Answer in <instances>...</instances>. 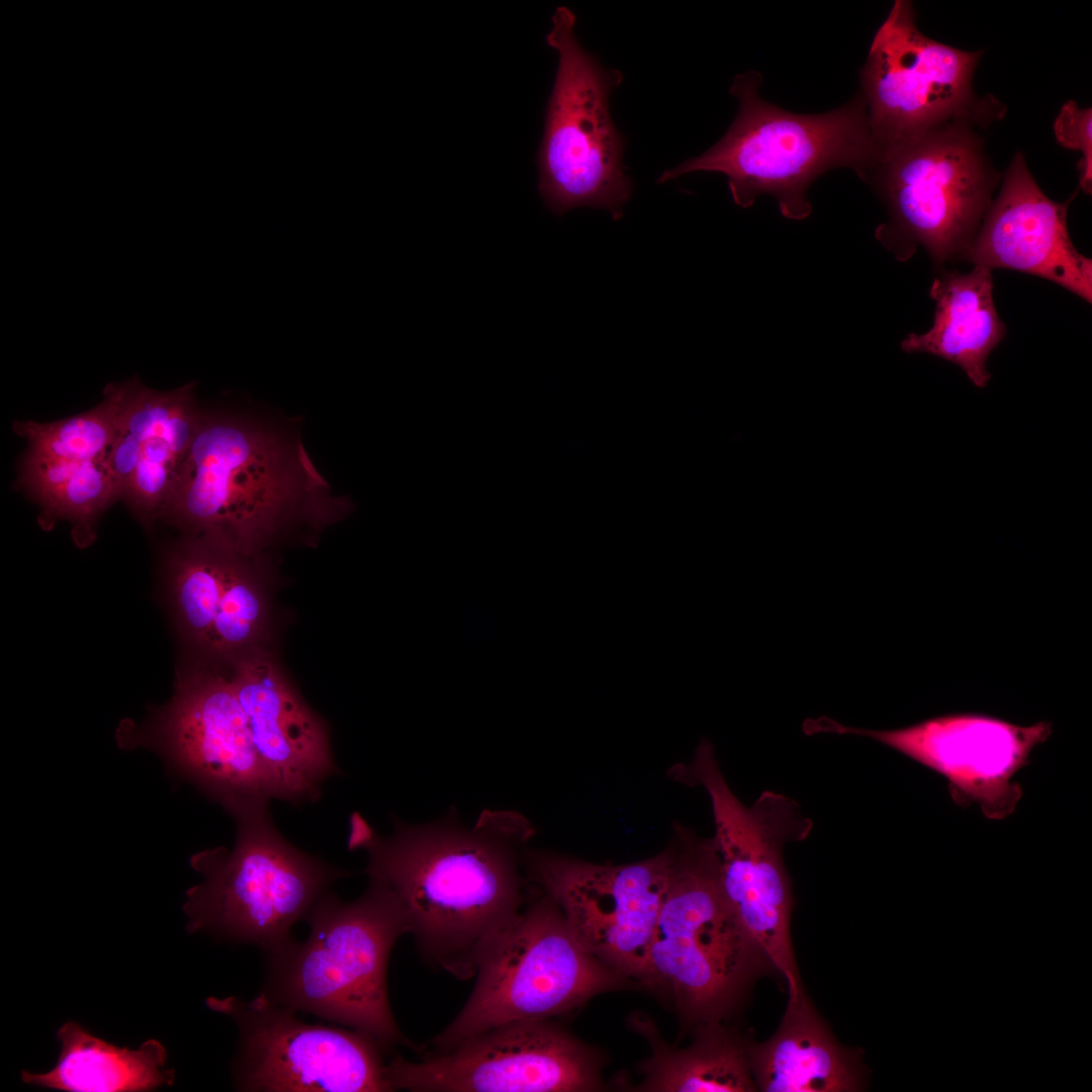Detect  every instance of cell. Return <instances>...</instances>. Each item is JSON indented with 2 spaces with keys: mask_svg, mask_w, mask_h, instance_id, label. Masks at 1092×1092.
<instances>
[{
  "mask_svg": "<svg viewBox=\"0 0 1092 1092\" xmlns=\"http://www.w3.org/2000/svg\"><path fill=\"white\" fill-rule=\"evenodd\" d=\"M383 837L358 813L349 847L367 853L365 874L397 899L422 959L458 980L522 910L523 851L534 827L514 811H483L465 826L456 810L425 824L394 819Z\"/></svg>",
  "mask_w": 1092,
  "mask_h": 1092,
  "instance_id": "obj_1",
  "label": "cell"
},
{
  "mask_svg": "<svg viewBox=\"0 0 1092 1092\" xmlns=\"http://www.w3.org/2000/svg\"><path fill=\"white\" fill-rule=\"evenodd\" d=\"M298 435L248 413L204 412L162 516L242 554L291 529L322 530L348 516Z\"/></svg>",
  "mask_w": 1092,
  "mask_h": 1092,
  "instance_id": "obj_2",
  "label": "cell"
},
{
  "mask_svg": "<svg viewBox=\"0 0 1092 1092\" xmlns=\"http://www.w3.org/2000/svg\"><path fill=\"white\" fill-rule=\"evenodd\" d=\"M368 879L366 891L354 901L326 891L304 917L307 938H290L266 952L260 994L359 1031L383 1051L396 1044L417 1049L396 1024L386 981L391 949L407 934L405 917L392 892Z\"/></svg>",
  "mask_w": 1092,
  "mask_h": 1092,
  "instance_id": "obj_3",
  "label": "cell"
},
{
  "mask_svg": "<svg viewBox=\"0 0 1092 1092\" xmlns=\"http://www.w3.org/2000/svg\"><path fill=\"white\" fill-rule=\"evenodd\" d=\"M761 75L734 78L730 93L738 112L723 138L702 155L664 171V183L696 171L726 175L733 201L750 207L760 194L772 195L783 216L802 220L812 211L807 191L825 172L846 167L862 180L878 163L881 149L860 93L828 112L798 114L763 100Z\"/></svg>",
  "mask_w": 1092,
  "mask_h": 1092,
  "instance_id": "obj_4",
  "label": "cell"
},
{
  "mask_svg": "<svg viewBox=\"0 0 1092 1092\" xmlns=\"http://www.w3.org/2000/svg\"><path fill=\"white\" fill-rule=\"evenodd\" d=\"M669 846V881L647 957L648 987L669 991L688 1019L719 1022L775 967L725 901L714 838L676 824Z\"/></svg>",
  "mask_w": 1092,
  "mask_h": 1092,
  "instance_id": "obj_5",
  "label": "cell"
},
{
  "mask_svg": "<svg viewBox=\"0 0 1092 1092\" xmlns=\"http://www.w3.org/2000/svg\"><path fill=\"white\" fill-rule=\"evenodd\" d=\"M236 842L193 854L190 866L203 881L186 891L182 907L189 933L271 951L286 941L335 881L351 874L289 843L267 806L234 816Z\"/></svg>",
  "mask_w": 1092,
  "mask_h": 1092,
  "instance_id": "obj_6",
  "label": "cell"
},
{
  "mask_svg": "<svg viewBox=\"0 0 1092 1092\" xmlns=\"http://www.w3.org/2000/svg\"><path fill=\"white\" fill-rule=\"evenodd\" d=\"M671 776L707 791L725 901L784 976L789 998L800 997L804 992L790 932L794 898L783 849L789 842L805 840L812 821L794 800L769 791L752 806H744L726 783L707 739L701 740L689 763L673 767Z\"/></svg>",
  "mask_w": 1092,
  "mask_h": 1092,
  "instance_id": "obj_7",
  "label": "cell"
},
{
  "mask_svg": "<svg viewBox=\"0 0 1092 1092\" xmlns=\"http://www.w3.org/2000/svg\"><path fill=\"white\" fill-rule=\"evenodd\" d=\"M972 120H957L885 149L863 181L888 220L877 240L899 261L922 247L937 265L963 259L992 203L1000 176Z\"/></svg>",
  "mask_w": 1092,
  "mask_h": 1092,
  "instance_id": "obj_8",
  "label": "cell"
},
{
  "mask_svg": "<svg viewBox=\"0 0 1092 1092\" xmlns=\"http://www.w3.org/2000/svg\"><path fill=\"white\" fill-rule=\"evenodd\" d=\"M470 996L431 1041L452 1050L493 1026L550 1019L619 988L626 977L586 951L545 893L523 906L478 964Z\"/></svg>",
  "mask_w": 1092,
  "mask_h": 1092,
  "instance_id": "obj_9",
  "label": "cell"
},
{
  "mask_svg": "<svg viewBox=\"0 0 1092 1092\" xmlns=\"http://www.w3.org/2000/svg\"><path fill=\"white\" fill-rule=\"evenodd\" d=\"M575 22L574 13L559 6L546 36L558 54V67L536 157L538 191L557 215L590 207L606 209L618 220L633 191L623 164L625 139L609 107L623 75L603 67L582 48Z\"/></svg>",
  "mask_w": 1092,
  "mask_h": 1092,
  "instance_id": "obj_10",
  "label": "cell"
},
{
  "mask_svg": "<svg viewBox=\"0 0 1092 1092\" xmlns=\"http://www.w3.org/2000/svg\"><path fill=\"white\" fill-rule=\"evenodd\" d=\"M982 53L924 35L916 26L912 3L896 0L860 70L859 93L881 154L937 126L1000 113V104L978 99L973 89Z\"/></svg>",
  "mask_w": 1092,
  "mask_h": 1092,
  "instance_id": "obj_11",
  "label": "cell"
},
{
  "mask_svg": "<svg viewBox=\"0 0 1092 1092\" xmlns=\"http://www.w3.org/2000/svg\"><path fill=\"white\" fill-rule=\"evenodd\" d=\"M239 1028L233 1065L240 1091L390 1092L377 1042L354 1029L311 1024L259 993L251 1001L208 997Z\"/></svg>",
  "mask_w": 1092,
  "mask_h": 1092,
  "instance_id": "obj_12",
  "label": "cell"
},
{
  "mask_svg": "<svg viewBox=\"0 0 1092 1092\" xmlns=\"http://www.w3.org/2000/svg\"><path fill=\"white\" fill-rule=\"evenodd\" d=\"M119 743L154 749L233 817L273 798L229 673L205 666L183 673L151 724Z\"/></svg>",
  "mask_w": 1092,
  "mask_h": 1092,
  "instance_id": "obj_13",
  "label": "cell"
},
{
  "mask_svg": "<svg viewBox=\"0 0 1092 1092\" xmlns=\"http://www.w3.org/2000/svg\"><path fill=\"white\" fill-rule=\"evenodd\" d=\"M672 862L670 846L636 862L598 864L524 849L529 878L561 910L590 954L648 986L647 957Z\"/></svg>",
  "mask_w": 1092,
  "mask_h": 1092,
  "instance_id": "obj_14",
  "label": "cell"
},
{
  "mask_svg": "<svg viewBox=\"0 0 1092 1092\" xmlns=\"http://www.w3.org/2000/svg\"><path fill=\"white\" fill-rule=\"evenodd\" d=\"M803 731L876 740L944 778L956 805H978L987 819L996 821L1014 813L1023 794L1016 775L1053 732L1048 721L1018 725L976 712L933 716L890 730L850 727L822 716L807 719Z\"/></svg>",
  "mask_w": 1092,
  "mask_h": 1092,
  "instance_id": "obj_15",
  "label": "cell"
},
{
  "mask_svg": "<svg viewBox=\"0 0 1092 1092\" xmlns=\"http://www.w3.org/2000/svg\"><path fill=\"white\" fill-rule=\"evenodd\" d=\"M599 1062L550 1019L503 1023L444 1053L386 1064L393 1089L413 1092H584L601 1085Z\"/></svg>",
  "mask_w": 1092,
  "mask_h": 1092,
  "instance_id": "obj_16",
  "label": "cell"
},
{
  "mask_svg": "<svg viewBox=\"0 0 1092 1092\" xmlns=\"http://www.w3.org/2000/svg\"><path fill=\"white\" fill-rule=\"evenodd\" d=\"M236 696L273 798L314 803L340 774L326 722L298 694L267 646L228 660Z\"/></svg>",
  "mask_w": 1092,
  "mask_h": 1092,
  "instance_id": "obj_17",
  "label": "cell"
},
{
  "mask_svg": "<svg viewBox=\"0 0 1092 1092\" xmlns=\"http://www.w3.org/2000/svg\"><path fill=\"white\" fill-rule=\"evenodd\" d=\"M1076 193L1056 202L1039 188L1021 153L1012 159L964 260L1050 280L1092 302V262L1074 247L1067 229Z\"/></svg>",
  "mask_w": 1092,
  "mask_h": 1092,
  "instance_id": "obj_18",
  "label": "cell"
},
{
  "mask_svg": "<svg viewBox=\"0 0 1092 1092\" xmlns=\"http://www.w3.org/2000/svg\"><path fill=\"white\" fill-rule=\"evenodd\" d=\"M195 382L161 391L136 377L126 396L116 438L106 459L120 497L148 519L162 516L179 481L202 410Z\"/></svg>",
  "mask_w": 1092,
  "mask_h": 1092,
  "instance_id": "obj_19",
  "label": "cell"
},
{
  "mask_svg": "<svg viewBox=\"0 0 1092 1092\" xmlns=\"http://www.w3.org/2000/svg\"><path fill=\"white\" fill-rule=\"evenodd\" d=\"M750 1072L762 1092H854L868 1086L862 1051L841 1046L804 994L790 999L778 1030L747 1044Z\"/></svg>",
  "mask_w": 1092,
  "mask_h": 1092,
  "instance_id": "obj_20",
  "label": "cell"
},
{
  "mask_svg": "<svg viewBox=\"0 0 1092 1092\" xmlns=\"http://www.w3.org/2000/svg\"><path fill=\"white\" fill-rule=\"evenodd\" d=\"M929 295L935 302L932 327L909 334L901 349L951 362L974 386L984 388L991 379L988 358L1007 333L995 307L991 271L979 266L968 273L942 271Z\"/></svg>",
  "mask_w": 1092,
  "mask_h": 1092,
  "instance_id": "obj_21",
  "label": "cell"
},
{
  "mask_svg": "<svg viewBox=\"0 0 1092 1092\" xmlns=\"http://www.w3.org/2000/svg\"><path fill=\"white\" fill-rule=\"evenodd\" d=\"M60 1054L49 1072L22 1071L28 1085L67 1092H146L172 1086L173 1069H166L167 1051L157 1039L139 1049L120 1048L68 1021L57 1031Z\"/></svg>",
  "mask_w": 1092,
  "mask_h": 1092,
  "instance_id": "obj_22",
  "label": "cell"
},
{
  "mask_svg": "<svg viewBox=\"0 0 1092 1092\" xmlns=\"http://www.w3.org/2000/svg\"><path fill=\"white\" fill-rule=\"evenodd\" d=\"M630 1023L648 1040L651 1055L640 1065L638 1090L655 1092H750L756 1087L747 1044L719 1022L701 1023L693 1042L682 1049L662 1040L654 1023L632 1016Z\"/></svg>",
  "mask_w": 1092,
  "mask_h": 1092,
  "instance_id": "obj_23",
  "label": "cell"
},
{
  "mask_svg": "<svg viewBox=\"0 0 1092 1092\" xmlns=\"http://www.w3.org/2000/svg\"><path fill=\"white\" fill-rule=\"evenodd\" d=\"M244 556L223 544L193 536L169 557V590L177 623L185 639L206 655Z\"/></svg>",
  "mask_w": 1092,
  "mask_h": 1092,
  "instance_id": "obj_24",
  "label": "cell"
},
{
  "mask_svg": "<svg viewBox=\"0 0 1092 1092\" xmlns=\"http://www.w3.org/2000/svg\"><path fill=\"white\" fill-rule=\"evenodd\" d=\"M22 478L41 506V525L67 519L80 547L94 540L99 515L119 498L106 461H71L27 452Z\"/></svg>",
  "mask_w": 1092,
  "mask_h": 1092,
  "instance_id": "obj_25",
  "label": "cell"
},
{
  "mask_svg": "<svg viewBox=\"0 0 1092 1092\" xmlns=\"http://www.w3.org/2000/svg\"><path fill=\"white\" fill-rule=\"evenodd\" d=\"M126 382H112L93 408L50 423L16 421L14 432L29 452L71 461H106L121 422Z\"/></svg>",
  "mask_w": 1092,
  "mask_h": 1092,
  "instance_id": "obj_26",
  "label": "cell"
},
{
  "mask_svg": "<svg viewBox=\"0 0 1092 1092\" xmlns=\"http://www.w3.org/2000/svg\"><path fill=\"white\" fill-rule=\"evenodd\" d=\"M1057 142L1064 148L1081 153L1077 164L1079 186L1086 194L1092 192V109L1080 107L1076 101L1066 102L1054 122Z\"/></svg>",
  "mask_w": 1092,
  "mask_h": 1092,
  "instance_id": "obj_27",
  "label": "cell"
}]
</instances>
